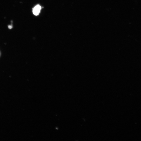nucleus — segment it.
Returning a JSON list of instances; mask_svg holds the SVG:
<instances>
[{"label": "nucleus", "mask_w": 141, "mask_h": 141, "mask_svg": "<svg viewBox=\"0 0 141 141\" xmlns=\"http://www.w3.org/2000/svg\"><path fill=\"white\" fill-rule=\"evenodd\" d=\"M8 28L9 29H11L12 28V26H11V25H9V26H8Z\"/></svg>", "instance_id": "nucleus-2"}, {"label": "nucleus", "mask_w": 141, "mask_h": 141, "mask_svg": "<svg viewBox=\"0 0 141 141\" xmlns=\"http://www.w3.org/2000/svg\"><path fill=\"white\" fill-rule=\"evenodd\" d=\"M41 9V7L40 5H37L33 9V14L36 16L39 15Z\"/></svg>", "instance_id": "nucleus-1"}]
</instances>
